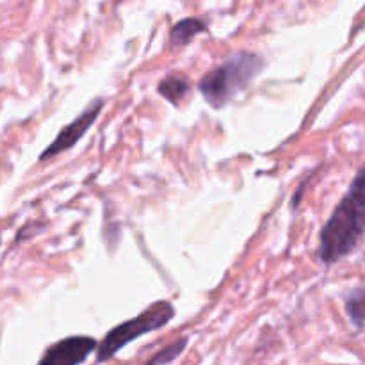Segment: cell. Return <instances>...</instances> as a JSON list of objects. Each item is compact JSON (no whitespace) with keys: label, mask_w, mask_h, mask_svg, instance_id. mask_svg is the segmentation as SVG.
Returning a JSON list of instances; mask_svg holds the SVG:
<instances>
[{"label":"cell","mask_w":365,"mask_h":365,"mask_svg":"<svg viewBox=\"0 0 365 365\" xmlns=\"http://www.w3.org/2000/svg\"><path fill=\"white\" fill-rule=\"evenodd\" d=\"M207 31H209V25H207L205 20H200V18H195V16L178 20L170 31L171 48H180V46L189 45V43L195 39V36L202 34V32H207Z\"/></svg>","instance_id":"8992f818"},{"label":"cell","mask_w":365,"mask_h":365,"mask_svg":"<svg viewBox=\"0 0 365 365\" xmlns=\"http://www.w3.org/2000/svg\"><path fill=\"white\" fill-rule=\"evenodd\" d=\"M189 344V339L187 337H182L178 339V341L171 342L170 346H166V348L160 349L157 355H153L152 359H148V364L153 365V364H171L175 362V360L178 359V356L182 355V353L185 351V348H187Z\"/></svg>","instance_id":"9c48e42d"},{"label":"cell","mask_w":365,"mask_h":365,"mask_svg":"<svg viewBox=\"0 0 365 365\" xmlns=\"http://www.w3.org/2000/svg\"><path fill=\"white\" fill-rule=\"evenodd\" d=\"M344 312L359 330L365 328V285L353 287L344 294Z\"/></svg>","instance_id":"ba28073f"},{"label":"cell","mask_w":365,"mask_h":365,"mask_svg":"<svg viewBox=\"0 0 365 365\" xmlns=\"http://www.w3.org/2000/svg\"><path fill=\"white\" fill-rule=\"evenodd\" d=\"M175 317V307L166 299L152 303L148 309L139 316L132 317V319L123 321L121 324L114 327L106 334L102 342L98 344L95 353V362L103 364L116 356L121 349L127 344L134 342L141 335L152 334V331L160 330L166 327L171 319Z\"/></svg>","instance_id":"3957f363"},{"label":"cell","mask_w":365,"mask_h":365,"mask_svg":"<svg viewBox=\"0 0 365 365\" xmlns=\"http://www.w3.org/2000/svg\"><path fill=\"white\" fill-rule=\"evenodd\" d=\"M98 342L89 335H73L56 342L39 359V365H78L91 353H96Z\"/></svg>","instance_id":"5b68a950"},{"label":"cell","mask_w":365,"mask_h":365,"mask_svg":"<svg viewBox=\"0 0 365 365\" xmlns=\"http://www.w3.org/2000/svg\"><path fill=\"white\" fill-rule=\"evenodd\" d=\"M264 66L266 61L259 53L235 52L223 64L207 71L198 82V89L210 107L221 109L245 91Z\"/></svg>","instance_id":"7a4b0ae2"},{"label":"cell","mask_w":365,"mask_h":365,"mask_svg":"<svg viewBox=\"0 0 365 365\" xmlns=\"http://www.w3.org/2000/svg\"><path fill=\"white\" fill-rule=\"evenodd\" d=\"M103 103H106L103 102V98L93 100V102L89 103V106L86 107V109L82 110V113L71 121V123H68L66 127L61 128V132L56 135V139H53V141L43 150V153L39 155V163H45V160L52 159V157L73 148V146L84 138L86 132L93 127L96 118H98L100 113H102Z\"/></svg>","instance_id":"277c9868"},{"label":"cell","mask_w":365,"mask_h":365,"mask_svg":"<svg viewBox=\"0 0 365 365\" xmlns=\"http://www.w3.org/2000/svg\"><path fill=\"white\" fill-rule=\"evenodd\" d=\"M365 237V166L330 214L319 234L317 257L327 266L351 255Z\"/></svg>","instance_id":"6da1fadb"},{"label":"cell","mask_w":365,"mask_h":365,"mask_svg":"<svg viewBox=\"0 0 365 365\" xmlns=\"http://www.w3.org/2000/svg\"><path fill=\"white\" fill-rule=\"evenodd\" d=\"M157 91L163 96L164 100H168L173 106H180L182 98H185L189 91H191V82H189L187 77L184 75H168L157 86Z\"/></svg>","instance_id":"52a82bcc"}]
</instances>
